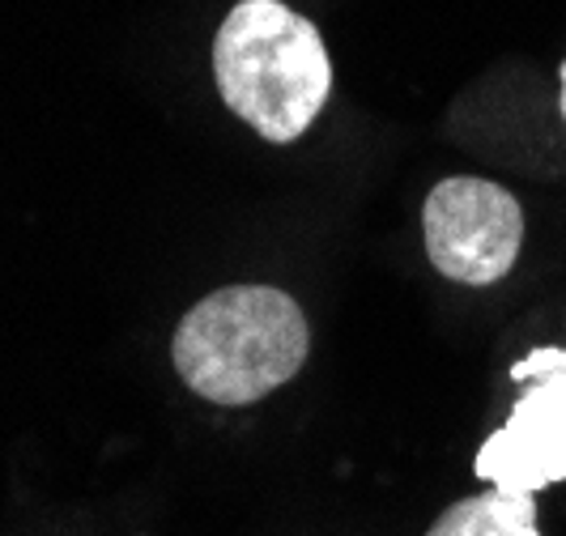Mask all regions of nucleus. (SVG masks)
Here are the masks:
<instances>
[{
	"mask_svg": "<svg viewBox=\"0 0 566 536\" xmlns=\"http://www.w3.org/2000/svg\"><path fill=\"white\" fill-rule=\"evenodd\" d=\"M307 354V315L277 285H227L200 298L170 340L179 379L227 409L277 392L303 370Z\"/></svg>",
	"mask_w": 566,
	"mask_h": 536,
	"instance_id": "obj_1",
	"label": "nucleus"
},
{
	"mask_svg": "<svg viewBox=\"0 0 566 536\" xmlns=\"http://www.w3.org/2000/svg\"><path fill=\"white\" fill-rule=\"evenodd\" d=\"M218 94L264 141H298L333 94L319 30L282 0H239L213 39Z\"/></svg>",
	"mask_w": 566,
	"mask_h": 536,
	"instance_id": "obj_2",
	"label": "nucleus"
},
{
	"mask_svg": "<svg viewBox=\"0 0 566 536\" xmlns=\"http://www.w3.org/2000/svg\"><path fill=\"white\" fill-rule=\"evenodd\" d=\"M511 379L524 392L482 443L473 473L511 494H537L566 481V349H533Z\"/></svg>",
	"mask_w": 566,
	"mask_h": 536,
	"instance_id": "obj_3",
	"label": "nucleus"
},
{
	"mask_svg": "<svg viewBox=\"0 0 566 536\" xmlns=\"http://www.w3.org/2000/svg\"><path fill=\"white\" fill-rule=\"evenodd\" d=\"M430 264L460 285H494L507 277L524 243V209L507 188L452 175L434 183L422 209Z\"/></svg>",
	"mask_w": 566,
	"mask_h": 536,
	"instance_id": "obj_4",
	"label": "nucleus"
},
{
	"mask_svg": "<svg viewBox=\"0 0 566 536\" xmlns=\"http://www.w3.org/2000/svg\"><path fill=\"white\" fill-rule=\"evenodd\" d=\"M426 536H541L533 494H511L490 485L464 503L448 507Z\"/></svg>",
	"mask_w": 566,
	"mask_h": 536,
	"instance_id": "obj_5",
	"label": "nucleus"
},
{
	"mask_svg": "<svg viewBox=\"0 0 566 536\" xmlns=\"http://www.w3.org/2000/svg\"><path fill=\"white\" fill-rule=\"evenodd\" d=\"M563 119H566V64H563Z\"/></svg>",
	"mask_w": 566,
	"mask_h": 536,
	"instance_id": "obj_6",
	"label": "nucleus"
}]
</instances>
